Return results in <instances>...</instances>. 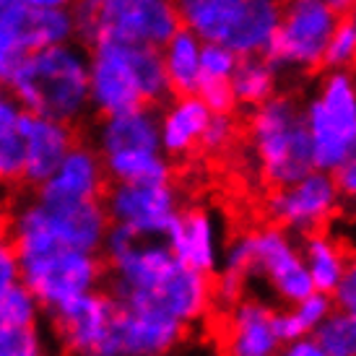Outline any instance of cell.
Here are the masks:
<instances>
[{
  "mask_svg": "<svg viewBox=\"0 0 356 356\" xmlns=\"http://www.w3.org/2000/svg\"><path fill=\"white\" fill-rule=\"evenodd\" d=\"M281 341L273 327V309L257 299H237L227 317L224 354L276 356Z\"/></svg>",
  "mask_w": 356,
  "mask_h": 356,
  "instance_id": "cell-18",
  "label": "cell"
},
{
  "mask_svg": "<svg viewBox=\"0 0 356 356\" xmlns=\"http://www.w3.org/2000/svg\"><path fill=\"white\" fill-rule=\"evenodd\" d=\"M325 70H354L356 68V29L346 19L338 21L323 58Z\"/></svg>",
  "mask_w": 356,
  "mask_h": 356,
  "instance_id": "cell-35",
  "label": "cell"
},
{
  "mask_svg": "<svg viewBox=\"0 0 356 356\" xmlns=\"http://www.w3.org/2000/svg\"><path fill=\"white\" fill-rule=\"evenodd\" d=\"M76 40V21L70 8H34L29 21V50L52 47Z\"/></svg>",
  "mask_w": 356,
  "mask_h": 356,
  "instance_id": "cell-29",
  "label": "cell"
},
{
  "mask_svg": "<svg viewBox=\"0 0 356 356\" xmlns=\"http://www.w3.org/2000/svg\"><path fill=\"white\" fill-rule=\"evenodd\" d=\"M24 182V138L19 125L0 128V188Z\"/></svg>",
  "mask_w": 356,
  "mask_h": 356,
  "instance_id": "cell-32",
  "label": "cell"
},
{
  "mask_svg": "<svg viewBox=\"0 0 356 356\" xmlns=\"http://www.w3.org/2000/svg\"><path fill=\"white\" fill-rule=\"evenodd\" d=\"M0 356H50L47 336L40 330V325H0Z\"/></svg>",
  "mask_w": 356,
  "mask_h": 356,
  "instance_id": "cell-34",
  "label": "cell"
},
{
  "mask_svg": "<svg viewBox=\"0 0 356 356\" xmlns=\"http://www.w3.org/2000/svg\"><path fill=\"white\" fill-rule=\"evenodd\" d=\"M19 270L21 284L40 299L44 312L79 294L102 289L107 281V263L102 252H83L65 245L19 257Z\"/></svg>",
  "mask_w": 356,
  "mask_h": 356,
  "instance_id": "cell-5",
  "label": "cell"
},
{
  "mask_svg": "<svg viewBox=\"0 0 356 356\" xmlns=\"http://www.w3.org/2000/svg\"><path fill=\"white\" fill-rule=\"evenodd\" d=\"M333 309V297L325 291H309L305 299H299L291 309L284 312H273V327L281 343L297 341V338L312 336L315 327L330 315Z\"/></svg>",
  "mask_w": 356,
  "mask_h": 356,
  "instance_id": "cell-28",
  "label": "cell"
},
{
  "mask_svg": "<svg viewBox=\"0 0 356 356\" xmlns=\"http://www.w3.org/2000/svg\"><path fill=\"white\" fill-rule=\"evenodd\" d=\"M237 60L239 55L229 50L227 44H221V42H203V50H200V86L229 83L232 73L237 68Z\"/></svg>",
  "mask_w": 356,
  "mask_h": 356,
  "instance_id": "cell-33",
  "label": "cell"
},
{
  "mask_svg": "<svg viewBox=\"0 0 356 356\" xmlns=\"http://www.w3.org/2000/svg\"><path fill=\"white\" fill-rule=\"evenodd\" d=\"M200 50H203V42L182 26L159 47L172 94H198Z\"/></svg>",
  "mask_w": 356,
  "mask_h": 356,
  "instance_id": "cell-24",
  "label": "cell"
},
{
  "mask_svg": "<svg viewBox=\"0 0 356 356\" xmlns=\"http://www.w3.org/2000/svg\"><path fill=\"white\" fill-rule=\"evenodd\" d=\"M179 29L175 0H102L99 40L161 47Z\"/></svg>",
  "mask_w": 356,
  "mask_h": 356,
  "instance_id": "cell-10",
  "label": "cell"
},
{
  "mask_svg": "<svg viewBox=\"0 0 356 356\" xmlns=\"http://www.w3.org/2000/svg\"><path fill=\"white\" fill-rule=\"evenodd\" d=\"M31 8H73L79 0H26Z\"/></svg>",
  "mask_w": 356,
  "mask_h": 356,
  "instance_id": "cell-43",
  "label": "cell"
},
{
  "mask_svg": "<svg viewBox=\"0 0 356 356\" xmlns=\"http://www.w3.org/2000/svg\"><path fill=\"white\" fill-rule=\"evenodd\" d=\"M109 224L138 232L143 237H164L177 218L179 193L172 179L164 182H109L102 195Z\"/></svg>",
  "mask_w": 356,
  "mask_h": 356,
  "instance_id": "cell-9",
  "label": "cell"
},
{
  "mask_svg": "<svg viewBox=\"0 0 356 356\" xmlns=\"http://www.w3.org/2000/svg\"><path fill=\"white\" fill-rule=\"evenodd\" d=\"M312 164L333 172L356 143V73L325 70L302 104Z\"/></svg>",
  "mask_w": 356,
  "mask_h": 356,
  "instance_id": "cell-4",
  "label": "cell"
},
{
  "mask_svg": "<svg viewBox=\"0 0 356 356\" xmlns=\"http://www.w3.org/2000/svg\"><path fill=\"white\" fill-rule=\"evenodd\" d=\"M21 115H24L21 104L13 99V94L8 91V86H6V83H0V128L19 125Z\"/></svg>",
  "mask_w": 356,
  "mask_h": 356,
  "instance_id": "cell-40",
  "label": "cell"
},
{
  "mask_svg": "<svg viewBox=\"0 0 356 356\" xmlns=\"http://www.w3.org/2000/svg\"><path fill=\"white\" fill-rule=\"evenodd\" d=\"M278 73L276 63L268 55H250L239 58L237 68L232 73V94L239 107H257L273 94H278Z\"/></svg>",
  "mask_w": 356,
  "mask_h": 356,
  "instance_id": "cell-25",
  "label": "cell"
},
{
  "mask_svg": "<svg viewBox=\"0 0 356 356\" xmlns=\"http://www.w3.org/2000/svg\"><path fill=\"white\" fill-rule=\"evenodd\" d=\"M164 242L169 245L172 255L193 270L211 276L221 263L216 218L203 208L179 211L177 218L172 221V227L164 234Z\"/></svg>",
  "mask_w": 356,
  "mask_h": 356,
  "instance_id": "cell-16",
  "label": "cell"
},
{
  "mask_svg": "<svg viewBox=\"0 0 356 356\" xmlns=\"http://www.w3.org/2000/svg\"><path fill=\"white\" fill-rule=\"evenodd\" d=\"M248 143L260 177L270 188L289 185L315 169L302 104L294 97L273 94L252 107Z\"/></svg>",
  "mask_w": 356,
  "mask_h": 356,
  "instance_id": "cell-3",
  "label": "cell"
},
{
  "mask_svg": "<svg viewBox=\"0 0 356 356\" xmlns=\"http://www.w3.org/2000/svg\"><path fill=\"white\" fill-rule=\"evenodd\" d=\"M179 26L193 31L200 42H224L237 26L245 0H175Z\"/></svg>",
  "mask_w": 356,
  "mask_h": 356,
  "instance_id": "cell-22",
  "label": "cell"
},
{
  "mask_svg": "<svg viewBox=\"0 0 356 356\" xmlns=\"http://www.w3.org/2000/svg\"><path fill=\"white\" fill-rule=\"evenodd\" d=\"M330 297H333V307L346 309V312H354L356 315V281H351V278L346 276L341 284H338L336 291H333Z\"/></svg>",
  "mask_w": 356,
  "mask_h": 356,
  "instance_id": "cell-42",
  "label": "cell"
},
{
  "mask_svg": "<svg viewBox=\"0 0 356 356\" xmlns=\"http://www.w3.org/2000/svg\"><path fill=\"white\" fill-rule=\"evenodd\" d=\"M169 89L159 47L130 44V42L102 37L89 52V102L91 109L118 115L140 104H161Z\"/></svg>",
  "mask_w": 356,
  "mask_h": 356,
  "instance_id": "cell-2",
  "label": "cell"
},
{
  "mask_svg": "<svg viewBox=\"0 0 356 356\" xmlns=\"http://www.w3.org/2000/svg\"><path fill=\"white\" fill-rule=\"evenodd\" d=\"M109 182H164L172 179V161L161 149L118 151L102 156Z\"/></svg>",
  "mask_w": 356,
  "mask_h": 356,
  "instance_id": "cell-26",
  "label": "cell"
},
{
  "mask_svg": "<svg viewBox=\"0 0 356 356\" xmlns=\"http://www.w3.org/2000/svg\"><path fill=\"white\" fill-rule=\"evenodd\" d=\"M97 3H102V0H97Z\"/></svg>",
  "mask_w": 356,
  "mask_h": 356,
  "instance_id": "cell-49",
  "label": "cell"
},
{
  "mask_svg": "<svg viewBox=\"0 0 356 356\" xmlns=\"http://www.w3.org/2000/svg\"><path fill=\"white\" fill-rule=\"evenodd\" d=\"M6 218H8V211H6V203H3V195H0V232L6 227Z\"/></svg>",
  "mask_w": 356,
  "mask_h": 356,
  "instance_id": "cell-46",
  "label": "cell"
},
{
  "mask_svg": "<svg viewBox=\"0 0 356 356\" xmlns=\"http://www.w3.org/2000/svg\"><path fill=\"white\" fill-rule=\"evenodd\" d=\"M255 273L266 278L284 305H297L309 291H315L302 252L281 227L252 232V276Z\"/></svg>",
  "mask_w": 356,
  "mask_h": 356,
  "instance_id": "cell-11",
  "label": "cell"
},
{
  "mask_svg": "<svg viewBox=\"0 0 356 356\" xmlns=\"http://www.w3.org/2000/svg\"><path fill=\"white\" fill-rule=\"evenodd\" d=\"M44 315L68 356H125L118 336L120 302L104 289L79 294Z\"/></svg>",
  "mask_w": 356,
  "mask_h": 356,
  "instance_id": "cell-6",
  "label": "cell"
},
{
  "mask_svg": "<svg viewBox=\"0 0 356 356\" xmlns=\"http://www.w3.org/2000/svg\"><path fill=\"white\" fill-rule=\"evenodd\" d=\"M276 356H327L320 343H317L312 336L297 338V341H289V343H281V348L276 351Z\"/></svg>",
  "mask_w": 356,
  "mask_h": 356,
  "instance_id": "cell-41",
  "label": "cell"
},
{
  "mask_svg": "<svg viewBox=\"0 0 356 356\" xmlns=\"http://www.w3.org/2000/svg\"><path fill=\"white\" fill-rule=\"evenodd\" d=\"M31 10L26 0H0V81L24 52H29Z\"/></svg>",
  "mask_w": 356,
  "mask_h": 356,
  "instance_id": "cell-27",
  "label": "cell"
},
{
  "mask_svg": "<svg viewBox=\"0 0 356 356\" xmlns=\"http://www.w3.org/2000/svg\"><path fill=\"white\" fill-rule=\"evenodd\" d=\"M70 10H73V21H76V40L94 44L99 40V3L79 0Z\"/></svg>",
  "mask_w": 356,
  "mask_h": 356,
  "instance_id": "cell-37",
  "label": "cell"
},
{
  "mask_svg": "<svg viewBox=\"0 0 356 356\" xmlns=\"http://www.w3.org/2000/svg\"><path fill=\"white\" fill-rule=\"evenodd\" d=\"M327 356H356V315L333 307L312 333Z\"/></svg>",
  "mask_w": 356,
  "mask_h": 356,
  "instance_id": "cell-30",
  "label": "cell"
},
{
  "mask_svg": "<svg viewBox=\"0 0 356 356\" xmlns=\"http://www.w3.org/2000/svg\"><path fill=\"white\" fill-rule=\"evenodd\" d=\"M91 146L99 151V156L118 154V151L161 149L159 115L149 104L125 109L118 115H104L94 128V143Z\"/></svg>",
  "mask_w": 356,
  "mask_h": 356,
  "instance_id": "cell-19",
  "label": "cell"
},
{
  "mask_svg": "<svg viewBox=\"0 0 356 356\" xmlns=\"http://www.w3.org/2000/svg\"><path fill=\"white\" fill-rule=\"evenodd\" d=\"M37 198V195H34ZM42 224L65 248L102 252L109 229V216L102 200H40Z\"/></svg>",
  "mask_w": 356,
  "mask_h": 356,
  "instance_id": "cell-13",
  "label": "cell"
},
{
  "mask_svg": "<svg viewBox=\"0 0 356 356\" xmlns=\"http://www.w3.org/2000/svg\"><path fill=\"white\" fill-rule=\"evenodd\" d=\"M109 179L99 151L91 143H73L52 175L34 188L40 200H102Z\"/></svg>",
  "mask_w": 356,
  "mask_h": 356,
  "instance_id": "cell-14",
  "label": "cell"
},
{
  "mask_svg": "<svg viewBox=\"0 0 356 356\" xmlns=\"http://www.w3.org/2000/svg\"><path fill=\"white\" fill-rule=\"evenodd\" d=\"M213 305V281L208 273L193 270V268L177 266L169 270L159 284L140 291L136 297L120 302V307H133V309H156L164 315L179 320L182 325H193L208 315Z\"/></svg>",
  "mask_w": 356,
  "mask_h": 356,
  "instance_id": "cell-12",
  "label": "cell"
},
{
  "mask_svg": "<svg viewBox=\"0 0 356 356\" xmlns=\"http://www.w3.org/2000/svg\"><path fill=\"white\" fill-rule=\"evenodd\" d=\"M336 179V188L341 198L356 203V143L346 151V156L338 161V167L330 172Z\"/></svg>",
  "mask_w": 356,
  "mask_h": 356,
  "instance_id": "cell-38",
  "label": "cell"
},
{
  "mask_svg": "<svg viewBox=\"0 0 356 356\" xmlns=\"http://www.w3.org/2000/svg\"><path fill=\"white\" fill-rule=\"evenodd\" d=\"M42 315H44V309H42L40 299L34 297L29 286H24L21 281L0 294V325L34 327L40 325Z\"/></svg>",
  "mask_w": 356,
  "mask_h": 356,
  "instance_id": "cell-31",
  "label": "cell"
},
{
  "mask_svg": "<svg viewBox=\"0 0 356 356\" xmlns=\"http://www.w3.org/2000/svg\"><path fill=\"white\" fill-rule=\"evenodd\" d=\"M188 325L156 312V309H133L120 307L118 336L125 356H161L172 354L182 343Z\"/></svg>",
  "mask_w": 356,
  "mask_h": 356,
  "instance_id": "cell-17",
  "label": "cell"
},
{
  "mask_svg": "<svg viewBox=\"0 0 356 356\" xmlns=\"http://www.w3.org/2000/svg\"><path fill=\"white\" fill-rule=\"evenodd\" d=\"M348 278H351V281H356V255L348 260Z\"/></svg>",
  "mask_w": 356,
  "mask_h": 356,
  "instance_id": "cell-47",
  "label": "cell"
},
{
  "mask_svg": "<svg viewBox=\"0 0 356 356\" xmlns=\"http://www.w3.org/2000/svg\"><path fill=\"white\" fill-rule=\"evenodd\" d=\"M341 206L336 179L325 169H312L305 177L273 188L266 200V213L276 227L297 234L323 229Z\"/></svg>",
  "mask_w": 356,
  "mask_h": 356,
  "instance_id": "cell-8",
  "label": "cell"
},
{
  "mask_svg": "<svg viewBox=\"0 0 356 356\" xmlns=\"http://www.w3.org/2000/svg\"><path fill=\"white\" fill-rule=\"evenodd\" d=\"M211 109L198 94H177L159 115V140L169 159L190 156L200 149V138L211 120Z\"/></svg>",
  "mask_w": 356,
  "mask_h": 356,
  "instance_id": "cell-20",
  "label": "cell"
},
{
  "mask_svg": "<svg viewBox=\"0 0 356 356\" xmlns=\"http://www.w3.org/2000/svg\"><path fill=\"white\" fill-rule=\"evenodd\" d=\"M343 19H346L348 24L356 29V0H351V3L346 6V16H343Z\"/></svg>",
  "mask_w": 356,
  "mask_h": 356,
  "instance_id": "cell-44",
  "label": "cell"
},
{
  "mask_svg": "<svg viewBox=\"0 0 356 356\" xmlns=\"http://www.w3.org/2000/svg\"><path fill=\"white\" fill-rule=\"evenodd\" d=\"M3 83L31 115L76 125L91 112L89 50L79 40L24 52Z\"/></svg>",
  "mask_w": 356,
  "mask_h": 356,
  "instance_id": "cell-1",
  "label": "cell"
},
{
  "mask_svg": "<svg viewBox=\"0 0 356 356\" xmlns=\"http://www.w3.org/2000/svg\"><path fill=\"white\" fill-rule=\"evenodd\" d=\"M21 281V270H19V255H16V248L6 232H0V294L8 286L19 284Z\"/></svg>",
  "mask_w": 356,
  "mask_h": 356,
  "instance_id": "cell-39",
  "label": "cell"
},
{
  "mask_svg": "<svg viewBox=\"0 0 356 356\" xmlns=\"http://www.w3.org/2000/svg\"><path fill=\"white\" fill-rule=\"evenodd\" d=\"M161 356H169V354H161Z\"/></svg>",
  "mask_w": 356,
  "mask_h": 356,
  "instance_id": "cell-48",
  "label": "cell"
},
{
  "mask_svg": "<svg viewBox=\"0 0 356 356\" xmlns=\"http://www.w3.org/2000/svg\"><path fill=\"white\" fill-rule=\"evenodd\" d=\"M281 8L284 0H245V10L224 44L239 58L268 55L281 21Z\"/></svg>",
  "mask_w": 356,
  "mask_h": 356,
  "instance_id": "cell-21",
  "label": "cell"
},
{
  "mask_svg": "<svg viewBox=\"0 0 356 356\" xmlns=\"http://www.w3.org/2000/svg\"><path fill=\"white\" fill-rule=\"evenodd\" d=\"M234 140H237V122L232 118V112H213L206 130H203L200 149L206 154L221 156V154H227L234 146Z\"/></svg>",
  "mask_w": 356,
  "mask_h": 356,
  "instance_id": "cell-36",
  "label": "cell"
},
{
  "mask_svg": "<svg viewBox=\"0 0 356 356\" xmlns=\"http://www.w3.org/2000/svg\"><path fill=\"white\" fill-rule=\"evenodd\" d=\"M317 3H325V6H333V8H346L348 3H351V0H317Z\"/></svg>",
  "mask_w": 356,
  "mask_h": 356,
  "instance_id": "cell-45",
  "label": "cell"
},
{
  "mask_svg": "<svg viewBox=\"0 0 356 356\" xmlns=\"http://www.w3.org/2000/svg\"><path fill=\"white\" fill-rule=\"evenodd\" d=\"M341 19V10L317 0H284L268 58L286 73H312L323 68L327 40Z\"/></svg>",
  "mask_w": 356,
  "mask_h": 356,
  "instance_id": "cell-7",
  "label": "cell"
},
{
  "mask_svg": "<svg viewBox=\"0 0 356 356\" xmlns=\"http://www.w3.org/2000/svg\"><path fill=\"white\" fill-rule=\"evenodd\" d=\"M19 130L24 138V182L37 188L50 177L60 159L76 143L73 125L24 112L19 120Z\"/></svg>",
  "mask_w": 356,
  "mask_h": 356,
  "instance_id": "cell-15",
  "label": "cell"
},
{
  "mask_svg": "<svg viewBox=\"0 0 356 356\" xmlns=\"http://www.w3.org/2000/svg\"><path fill=\"white\" fill-rule=\"evenodd\" d=\"M302 260L307 266V273L312 278L315 291L333 294L336 286L348 276V255L336 239L327 232H309L302 234Z\"/></svg>",
  "mask_w": 356,
  "mask_h": 356,
  "instance_id": "cell-23",
  "label": "cell"
}]
</instances>
